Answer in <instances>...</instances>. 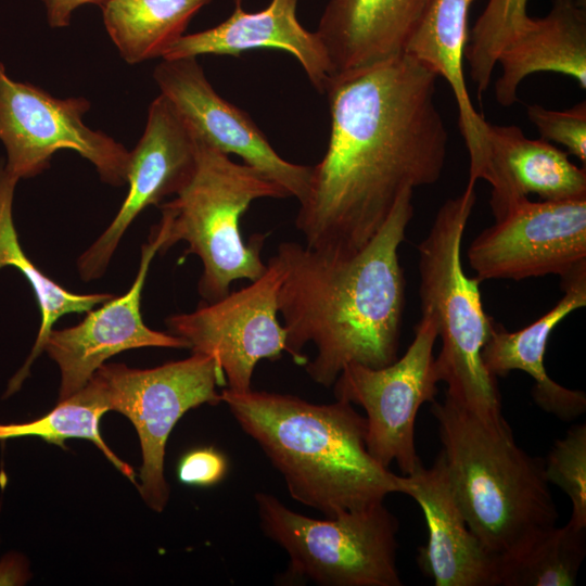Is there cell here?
Wrapping results in <instances>:
<instances>
[{
    "label": "cell",
    "mask_w": 586,
    "mask_h": 586,
    "mask_svg": "<svg viewBox=\"0 0 586 586\" xmlns=\"http://www.w3.org/2000/svg\"><path fill=\"white\" fill-rule=\"evenodd\" d=\"M436 80L407 53L330 77L328 148L311 166L295 219L307 247L340 257L357 253L405 190L441 178L448 132Z\"/></svg>",
    "instance_id": "1"
},
{
    "label": "cell",
    "mask_w": 586,
    "mask_h": 586,
    "mask_svg": "<svg viewBox=\"0 0 586 586\" xmlns=\"http://www.w3.org/2000/svg\"><path fill=\"white\" fill-rule=\"evenodd\" d=\"M412 192L400 194L381 229L353 255L293 241L277 249L285 352L320 385L332 386L346 365L381 368L398 358L405 307L398 250L413 216Z\"/></svg>",
    "instance_id": "2"
},
{
    "label": "cell",
    "mask_w": 586,
    "mask_h": 586,
    "mask_svg": "<svg viewBox=\"0 0 586 586\" xmlns=\"http://www.w3.org/2000/svg\"><path fill=\"white\" fill-rule=\"evenodd\" d=\"M221 402L282 475L290 496L324 518L404 494V476L369 454L367 420L353 404H313L290 394L227 387Z\"/></svg>",
    "instance_id": "3"
},
{
    "label": "cell",
    "mask_w": 586,
    "mask_h": 586,
    "mask_svg": "<svg viewBox=\"0 0 586 586\" xmlns=\"http://www.w3.org/2000/svg\"><path fill=\"white\" fill-rule=\"evenodd\" d=\"M448 480L471 532L496 560L556 525L544 460L525 453L504 416L484 418L449 396L432 402Z\"/></svg>",
    "instance_id": "4"
},
{
    "label": "cell",
    "mask_w": 586,
    "mask_h": 586,
    "mask_svg": "<svg viewBox=\"0 0 586 586\" xmlns=\"http://www.w3.org/2000/svg\"><path fill=\"white\" fill-rule=\"evenodd\" d=\"M476 201L475 183L437 211L425 238L418 245L419 294L422 311L433 317L441 351L434 359L446 395L484 418L501 413L497 378L484 366L482 349L493 318L485 313L481 281L464 272L461 243Z\"/></svg>",
    "instance_id": "5"
},
{
    "label": "cell",
    "mask_w": 586,
    "mask_h": 586,
    "mask_svg": "<svg viewBox=\"0 0 586 586\" xmlns=\"http://www.w3.org/2000/svg\"><path fill=\"white\" fill-rule=\"evenodd\" d=\"M196 139L195 170L175 199L160 206L162 217L156 226L164 233L161 253L184 241V255L201 259L199 293L206 302H214L230 292L233 281L252 282L266 271L260 255L266 235L255 234L245 243L240 230L243 214L255 200L290 195L255 168L238 164Z\"/></svg>",
    "instance_id": "6"
},
{
    "label": "cell",
    "mask_w": 586,
    "mask_h": 586,
    "mask_svg": "<svg viewBox=\"0 0 586 586\" xmlns=\"http://www.w3.org/2000/svg\"><path fill=\"white\" fill-rule=\"evenodd\" d=\"M264 534L289 556L288 575L321 586H400L398 520L384 501L335 518L297 513L269 493L254 496Z\"/></svg>",
    "instance_id": "7"
},
{
    "label": "cell",
    "mask_w": 586,
    "mask_h": 586,
    "mask_svg": "<svg viewBox=\"0 0 586 586\" xmlns=\"http://www.w3.org/2000/svg\"><path fill=\"white\" fill-rule=\"evenodd\" d=\"M110 410L126 416L139 435L142 466L137 485L145 504L162 512L169 498L164 476L167 438L190 409L217 405L226 378L216 360L204 354L152 369H132L123 364H103L93 374Z\"/></svg>",
    "instance_id": "8"
},
{
    "label": "cell",
    "mask_w": 586,
    "mask_h": 586,
    "mask_svg": "<svg viewBox=\"0 0 586 586\" xmlns=\"http://www.w3.org/2000/svg\"><path fill=\"white\" fill-rule=\"evenodd\" d=\"M90 110L85 98L59 99L41 88L11 79L0 63V140L4 169L16 179L31 178L49 167L52 155L69 149L92 163L102 181L127 182L130 151L84 123Z\"/></svg>",
    "instance_id": "9"
},
{
    "label": "cell",
    "mask_w": 586,
    "mask_h": 586,
    "mask_svg": "<svg viewBox=\"0 0 586 586\" xmlns=\"http://www.w3.org/2000/svg\"><path fill=\"white\" fill-rule=\"evenodd\" d=\"M436 340L435 321L422 311L413 340L400 358L381 368L346 365L332 385L336 399L365 409L369 454L385 468L396 462L404 475L421 464L415 425L420 407L434 402L438 392L433 355Z\"/></svg>",
    "instance_id": "10"
},
{
    "label": "cell",
    "mask_w": 586,
    "mask_h": 586,
    "mask_svg": "<svg viewBox=\"0 0 586 586\" xmlns=\"http://www.w3.org/2000/svg\"><path fill=\"white\" fill-rule=\"evenodd\" d=\"M282 278L283 265L276 254L263 276L250 285L191 313L173 315L166 324L192 353L216 360L228 390L249 391L258 361L276 360L285 352V331L277 316Z\"/></svg>",
    "instance_id": "11"
},
{
    "label": "cell",
    "mask_w": 586,
    "mask_h": 586,
    "mask_svg": "<svg viewBox=\"0 0 586 586\" xmlns=\"http://www.w3.org/2000/svg\"><path fill=\"white\" fill-rule=\"evenodd\" d=\"M467 257L481 282L562 279L586 266V199L525 198L472 241Z\"/></svg>",
    "instance_id": "12"
},
{
    "label": "cell",
    "mask_w": 586,
    "mask_h": 586,
    "mask_svg": "<svg viewBox=\"0 0 586 586\" xmlns=\"http://www.w3.org/2000/svg\"><path fill=\"white\" fill-rule=\"evenodd\" d=\"M153 78L199 139L222 153L238 155L290 196L303 200L311 166L282 158L253 119L216 92L196 58L163 60Z\"/></svg>",
    "instance_id": "13"
},
{
    "label": "cell",
    "mask_w": 586,
    "mask_h": 586,
    "mask_svg": "<svg viewBox=\"0 0 586 586\" xmlns=\"http://www.w3.org/2000/svg\"><path fill=\"white\" fill-rule=\"evenodd\" d=\"M198 162V139L162 93L150 104L144 131L130 151L128 193L114 219L78 258L82 280L100 278L123 234L148 206L176 195L191 179Z\"/></svg>",
    "instance_id": "14"
},
{
    "label": "cell",
    "mask_w": 586,
    "mask_h": 586,
    "mask_svg": "<svg viewBox=\"0 0 586 586\" xmlns=\"http://www.w3.org/2000/svg\"><path fill=\"white\" fill-rule=\"evenodd\" d=\"M163 242L164 234L155 226L142 246L139 270L130 289L89 310L78 324L50 332L44 349L61 371L59 400L82 388L105 360L120 352L141 347L188 348L183 339L150 329L141 316V293L150 264Z\"/></svg>",
    "instance_id": "15"
},
{
    "label": "cell",
    "mask_w": 586,
    "mask_h": 586,
    "mask_svg": "<svg viewBox=\"0 0 586 586\" xmlns=\"http://www.w3.org/2000/svg\"><path fill=\"white\" fill-rule=\"evenodd\" d=\"M404 494L421 507L429 535L417 562L436 586H496L495 559L469 528L451 489L444 456L404 475Z\"/></svg>",
    "instance_id": "16"
},
{
    "label": "cell",
    "mask_w": 586,
    "mask_h": 586,
    "mask_svg": "<svg viewBox=\"0 0 586 586\" xmlns=\"http://www.w3.org/2000/svg\"><path fill=\"white\" fill-rule=\"evenodd\" d=\"M298 0H271L257 12L234 4L231 15L215 27L182 35L164 52L163 60L200 55H232L255 49L282 50L293 55L311 85L324 92L332 68L316 31L302 26L296 16Z\"/></svg>",
    "instance_id": "17"
},
{
    "label": "cell",
    "mask_w": 586,
    "mask_h": 586,
    "mask_svg": "<svg viewBox=\"0 0 586 586\" xmlns=\"http://www.w3.org/2000/svg\"><path fill=\"white\" fill-rule=\"evenodd\" d=\"M432 0H328L316 34L332 75L405 53Z\"/></svg>",
    "instance_id": "18"
},
{
    "label": "cell",
    "mask_w": 586,
    "mask_h": 586,
    "mask_svg": "<svg viewBox=\"0 0 586 586\" xmlns=\"http://www.w3.org/2000/svg\"><path fill=\"white\" fill-rule=\"evenodd\" d=\"M491 208L496 219L510 207L537 194L543 201L586 199V169L544 139H530L514 125L487 122Z\"/></svg>",
    "instance_id": "19"
},
{
    "label": "cell",
    "mask_w": 586,
    "mask_h": 586,
    "mask_svg": "<svg viewBox=\"0 0 586 586\" xmlns=\"http://www.w3.org/2000/svg\"><path fill=\"white\" fill-rule=\"evenodd\" d=\"M560 301L545 315L518 331L510 332L492 320L482 359L494 377L521 370L534 380L532 396L537 406L557 418L571 421L586 410V395L553 381L544 358L552 330L571 313L586 305V266L561 279Z\"/></svg>",
    "instance_id": "20"
},
{
    "label": "cell",
    "mask_w": 586,
    "mask_h": 586,
    "mask_svg": "<svg viewBox=\"0 0 586 586\" xmlns=\"http://www.w3.org/2000/svg\"><path fill=\"white\" fill-rule=\"evenodd\" d=\"M497 64L500 75L495 84V97L502 106L514 104L522 80L540 72L570 76L585 90V0H552L546 16L531 17L504 47Z\"/></svg>",
    "instance_id": "21"
},
{
    "label": "cell",
    "mask_w": 586,
    "mask_h": 586,
    "mask_svg": "<svg viewBox=\"0 0 586 586\" xmlns=\"http://www.w3.org/2000/svg\"><path fill=\"white\" fill-rule=\"evenodd\" d=\"M474 1L432 0L405 53L448 82L456 99L459 128L470 156L469 173L477 176L488 158L487 120L471 102L463 71L469 14Z\"/></svg>",
    "instance_id": "22"
},
{
    "label": "cell",
    "mask_w": 586,
    "mask_h": 586,
    "mask_svg": "<svg viewBox=\"0 0 586 586\" xmlns=\"http://www.w3.org/2000/svg\"><path fill=\"white\" fill-rule=\"evenodd\" d=\"M17 180L8 175L0 164V269L13 266L28 280L36 295L40 314V329L24 366L9 383L7 395L16 392L34 360L44 349V344L53 324L64 315L71 313H88L98 305L111 300L110 293L77 294L62 288L42 273L23 252L12 218L14 188Z\"/></svg>",
    "instance_id": "23"
},
{
    "label": "cell",
    "mask_w": 586,
    "mask_h": 586,
    "mask_svg": "<svg viewBox=\"0 0 586 586\" xmlns=\"http://www.w3.org/2000/svg\"><path fill=\"white\" fill-rule=\"evenodd\" d=\"M212 0H105V29L129 64L162 58L184 35L192 17Z\"/></svg>",
    "instance_id": "24"
},
{
    "label": "cell",
    "mask_w": 586,
    "mask_h": 586,
    "mask_svg": "<svg viewBox=\"0 0 586 586\" xmlns=\"http://www.w3.org/2000/svg\"><path fill=\"white\" fill-rule=\"evenodd\" d=\"M586 555L585 528L569 522L495 560L496 586H572Z\"/></svg>",
    "instance_id": "25"
},
{
    "label": "cell",
    "mask_w": 586,
    "mask_h": 586,
    "mask_svg": "<svg viewBox=\"0 0 586 586\" xmlns=\"http://www.w3.org/2000/svg\"><path fill=\"white\" fill-rule=\"evenodd\" d=\"M109 410L102 387L92 375L82 388L59 400L43 417L26 423L0 424V440L38 436L62 448H65L64 442L68 438L89 440L118 471L138 484L132 468L118 458L101 436L100 420Z\"/></svg>",
    "instance_id": "26"
},
{
    "label": "cell",
    "mask_w": 586,
    "mask_h": 586,
    "mask_svg": "<svg viewBox=\"0 0 586 586\" xmlns=\"http://www.w3.org/2000/svg\"><path fill=\"white\" fill-rule=\"evenodd\" d=\"M526 4L527 0H488L469 33L464 56L480 98L491 84L500 51L530 21Z\"/></svg>",
    "instance_id": "27"
},
{
    "label": "cell",
    "mask_w": 586,
    "mask_h": 586,
    "mask_svg": "<svg viewBox=\"0 0 586 586\" xmlns=\"http://www.w3.org/2000/svg\"><path fill=\"white\" fill-rule=\"evenodd\" d=\"M544 474L548 483L560 487L570 498L569 523L586 528V425L576 424L563 438L557 440L547 459Z\"/></svg>",
    "instance_id": "28"
},
{
    "label": "cell",
    "mask_w": 586,
    "mask_h": 586,
    "mask_svg": "<svg viewBox=\"0 0 586 586\" xmlns=\"http://www.w3.org/2000/svg\"><path fill=\"white\" fill-rule=\"evenodd\" d=\"M528 119L540 138L564 145L570 154L586 163V102L564 111L545 109L539 104L526 107Z\"/></svg>",
    "instance_id": "29"
},
{
    "label": "cell",
    "mask_w": 586,
    "mask_h": 586,
    "mask_svg": "<svg viewBox=\"0 0 586 586\" xmlns=\"http://www.w3.org/2000/svg\"><path fill=\"white\" fill-rule=\"evenodd\" d=\"M228 461L214 447L195 448L179 461L177 476L182 484L208 487L219 483L226 475Z\"/></svg>",
    "instance_id": "30"
},
{
    "label": "cell",
    "mask_w": 586,
    "mask_h": 586,
    "mask_svg": "<svg viewBox=\"0 0 586 586\" xmlns=\"http://www.w3.org/2000/svg\"><path fill=\"white\" fill-rule=\"evenodd\" d=\"M46 9L48 24L53 28L69 25L73 12L84 4L100 5L105 0H41Z\"/></svg>",
    "instance_id": "31"
},
{
    "label": "cell",
    "mask_w": 586,
    "mask_h": 586,
    "mask_svg": "<svg viewBox=\"0 0 586 586\" xmlns=\"http://www.w3.org/2000/svg\"><path fill=\"white\" fill-rule=\"evenodd\" d=\"M23 574L22 564L15 559H5L0 562V584H21L24 581Z\"/></svg>",
    "instance_id": "32"
},
{
    "label": "cell",
    "mask_w": 586,
    "mask_h": 586,
    "mask_svg": "<svg viewBox=\"0 0 586 586\" xmlns=\"http://www.w3.org/2000/svg\"><path fill=\"white\" fill-rule=\"evenodd\" d=\"M243 0H233L234 4H242Z\"/></svg>",
    "instance_id": "33"
}]
</instances>
